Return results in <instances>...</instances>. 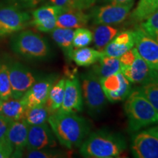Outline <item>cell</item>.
<instances>
[{
    "label": "cell",
    "instance_id": "f35d334b",
    "mask_svg": "<svg viewBox=\"0 0 158 158\" xmlns=\"http://www.w3.org/2000/svg\"><path fill=\"white\" fill-rule=\"evenodd\" d=\"M2 102H3V100L0 98V115H1V113H2Z\"/></svg>",
    "mask_w": 158,
    "mask_h": 158
},
{
    "label": "cell",
    "instance_id": "277c9868",
    "mask_svg": "<svg viewBox=\"0 0 158 158\" xmlns=\"http://www.w3.org/2000/svg\"><path fill=\"white\" fill-rule=\"evenodd\" d=\"M10 48L15 54L28 59L43 60L51 56L50 45L44 37L31 30L20 31L10 41Z\"/></svg>",
    "mask_w": 158,
    "mask_h": 158
},
{
    "label": "cell",
    "instance_id": "44dd1931",
    "mask_svg": "<svg viewBox=\"0 0 158 158\" xmlns=\"http://www.w3.org/2000/svg\"><path fill=\"white\" fill-rule=\"evenodd\" d=\"M92 70L98 77L102 79L121 72V64L117 57H112L104 55L96 63L92 65Z\"/></svg>",
    "mask_w": 158,
    "mask_h": 158
},
{
    "label": "cell",
    "instance_id": "83f0119b",
    "mask_svg": "<svg viewBox=\"0 0 158 158\" xmlns=\"http://www.w3.org/2000/svg\"><path fill=\"white\" fill-rule=\"evenodd\" d=\"M0 98L2 100L12 98L8 65L6 62H0Z\"/></svg>",
    "mask_w": 158,
    "mask_h": 158
},
{
    "label": "cell",
    "instance_id": "5bb4252c",
    "mask_svg": "<svg viewBox=\"0 0 158 158\" xmlns=\"http://www.w3.org/2000/svg\"><path fill=\"white\" fill-rule=\"evenodd\" d=\"M56 147V138L50 125H29L26 149H43Z\"/></svg>",
    "mask_w": 158,
    "mask_h": 158
},
{
    "label": "cell",
    "instance_id": "ffe728a7",
    "mask_svg": "<svg viewBox=\"0 0 158 158\" xmlns=\"http://www.w3.org/2000/svg\"><path fill=\"white\" fill-rule=\"evenodd\" d=\"M51 37L57 45L62 49L68 60H72L74 47L73 45L74 30L73 29H64L56 27L51 31Z\"/></svg>",
    "mask_w": 158,
    "mask_h": 158
},
{
    "label": "cell",
    "instance_id": "74e56055",
    "mask_svg": "<svg viewBox=\"0 0 158 158\" xmlns=\"http://www.w3.org/2000/svg\"><path fill=\"white\" fill-rule=\"evenodd\" d=\"M106 4H127L133 2L134 0H100Z\"/></svg>",
    "mask_w": 158,
    "mask_h": 158
},
{
    "label": "cell",
    "instance_id": "8fae6325",
    "mask_svg": "<svg viewBox=\"0 0 158 158\" xmlns=\"http://www.w3.org/2000/svg\"><path fill=\"white\" fill-rule=\"evenodd\" d=\"M135 48L142 59L158 71V42L141 27L133 30Z\"/></svg>",
    "mask_w": 158,
    "mask_h": 158
},
{
    "label": "cell",
    "instance_id": "8992f818",
    "mask_svg": "<svg viewBox=\"0 0 158 158\" xmlns=\"http://www.w3.org/2000/svg\"><path fill=\"white\" fill-rule=\"evenodd\" d=\"M130 147L134 157L158 158V125L135 132Z\"/></svg>",
    "mask_w": 158,
    "mask_h": 158
},
{
    "label": "cell",
    "instance_id": "1f68e13d",
    "mask_svg": "<svg viewBox=\"0 0 158 158\" xmlns=\"http://www.w3.org/2000/svg\"><path fill=\"white\" fill-rule=\"evenodd\" d=\"M141 27L158 42V10L144 20Z\"/></svg>",
    "mask_w": 158,
    "mask_h": 158
},
{
    "label": "cell",
    "instance_id": "9a60e30c",
    "mask_svg": "<svg viewBox=\"0 0 158 158\" xmlns=\"http://www.w3.org/2000/svg\"><path fill=\"white\" fill-rule=\"evenodd\" d=\"M57 77L51 75L39 79L29 88L21 98V101L27 108L46 103L51 88L56 81Z\"/></svg>",
    "mask_w": 158,
    "mask_h": 158
},
{
    "label": "cell",
    "instance_id": "603a6c76",
    "mask_svg": "<svg viewBox=\"0 0 158 158\" xmlns=\"http://www.w3.org/2000/svg\"><path fill=\"white\" fill-rule=\"evenodd\" d=\"M27 107L21 101V99L10 98L3 100L1 115L11 121H18L23 119Z\"/></svg>",
    "mask_w": 158,
    "mask_h": 158
},
{
    "label": "cell",
    "instance_id": "3957f363",
    "mask_svg": "<svg viewBox=\"0 0 158 158\" xmlns=\"http://www.w3.org/2000/svg\"><path fill=\"white\" fill-rule=\"evenodd\" d=\"M125 100L124 108L127 117L129 131L135 133L158 124V111L138 88L132 90Z\"/></svg>",
    "mask_w": 158,
    "mask_h": 158
},
{
    "label": "cell",
    "instance_id": "4fadbf2b",
    "mask_svg": "<svg viewBox=\"0 0 158 158\" xmlns=\"http://www.w3.org/2000/svg\"><path fill=\"white\" fill-rule=\"evenodd\" d=\"M71 73L65 79L64 99L59 110L65 112H81L84 102L80 79L76 76V71Z\"/></svg>",
    "mask_w": 158,
    "mask_h": 158
},
{
    "label": "cell",
    "instance_id": "8d00e7d4",
    "mask_svg": "<svg viewBox=\"0 0 158 158\" xmlns=\"http://www.w3.org/2000/svg\"><path fill=\"white\" fill-rule=\"evenodd\" d=\"M79 5L81 10H85L89 8L92 6L94 5L96 0H78Z\"/></svg>",
    "mask_w": 158,
    "mask_h": 158
},
{
    "label": "cell",
    "instance_id": "4316f807",
    "mask_svg": "<svg viewBox=\"0 0 158 158\" xmlns=\"http://www.w3.org/2000/svg\"><path fill=\"white\" fill-rule=\"evenodd\" d=\"M158 10V0H138L136 7L132 12L131 19L135 21H143Z\"/></svg>",
    "mask_w": 158,
    "mask_h": 158
},
{
    "label": "cell",
    "instance_id": "2e32d148",
    "mask_svg": "<svg viewBox=\"0 0 158 158\" xmlns=\"http://www.w3.org/2000/svg\"><path fill=\"white\" fill-rule=\"evenodd\" d=\"M29 124L23 119L13 121L10 124L7 140L10 146L12 157H22L27 147Z\"/></svg>",
    "mask_w": 158,
    "mask_h": 158
},
{
    "label": "cell",
    "instance_id": "d6986e66",
    "mask_svg": "<svg viewBox=\"0 0 158 158\" xmlns=\"http://www.w3.org/2000/svg\"><path fill=\"white\" fill-rule=\"evenodd\" d=\"M90 19V15L83 10L71 9L63 10L56 19V27L64 29H77L84 27Z\"/></svg>",
    "mask_w": 158,
    "mask_h": 158
},
{
    "label": "cell",
    "instance_id": "e0dca14e",
    "mask_svg": "<svg viewBox=\"0 0 158 158\" xmlns=\"http://www.w3.org/2000/svg\"><path fill=\"white\" fill-rule=\"evenodd\" d=\"M63 9L56 5H45L32 12L30 24L43 32H51L56 27V19Z\"/></svg>",
    "mask_w": 158,
    "mask_h": 158
},
{
    "label": "cell",
    "instance_id": "4dcf8cb0",
    "mask_svg": "<svg viewBox=\"0 0 158 158\" xmlns=\"http://www.w3.org/2000/svg\"><path fill=\"white\" fill-rule=\"evenodd\" d=\"M138 88L158 111V80L141 85Z\"/></svg>",
    "mask_w": 158,
    "mask_h": 158
},
{
    "label": "cell",
    "instance_id": "f1b7e54d",
    "mask_svg": "<svg viewBox=\"0 0 158 158\" xmlns=\"http://www.w3.org/2000/svg\"><path fill=\"white\" fill-rule=\"evenodd\" d=\"M68 153L59 150L53 149V148L43 149H25L23 157L29 158H56L65 157Z\"/></svg>",
    "mask_w": 158,
    "mask_h": 158
},
{
    "label": "cell",
    "instance_id": "d4e9b609",
    "mask_svg": "<svg viewBox=\"0 0 158 158\" xmlns=\"http://www.w3.org/2000/svg\"><path fill=\"white\" fill-rule=\"evenodd\" d=\"M65 78H61L54 84L49 92L45 105L48 107L51 114L54 113L62 106L64 94Z\"/></svg>",
    "mask_w": 158,
    "mask_h": 158
},
{
    "label": "cell",
    "instance_id": "f546056e",
    "mask_svg": "<svg viewBox=\"0 0 158 158\" xmlns=\"http://www.w3.org/2000/svg\"><path fill=\"white\" fill-rule=\"evenodd\" d=\"M93 40V34L89 29L81 27L74 30L73 45L75 48L86 47L92 43Z\"/></svg>",
    "mask_w": 158,
    "mask_h": 158
},
{
    "label": "cell",
    "instance_id": "ac0fdd59",
    "mask_svg": "<svg viewBox=\"0 0 158 158\" xmlns=\"http://www.w3.org/2000/svg\"><path fill=\"white\" fill-rule=\"evenodd\" d=\"M134 45L133 30H125L118 32L102 51L106 56L118 58L126 51L133 48Z\"/></svg>",
    "mask_w": 158,
    "mask_h": 158
},
{
    "label": "cell",
    "instance_id": "9c48e42d",
    "mask_svg": "<svg viewBox=\"0 0 158 158\" xmlns=\"http://www.w3.org/2000/svg\"><path fill=\"white\" fill-rule=\"evenodd\" d=\"M31 22L27 12L13 6L0 8V40L13 33L22 31Z\"/></svg>",
    "mask_w": 158,
    "mask_h": 158
},
{
    "label": "cell",
    "instance_id": "836d02e7",
    "mask_svg": "<svg viewBox=\"0 0 158 158\" xmlns=\"http://www.w3.org/2000/svg\"><path fill=\"white\" fill-rule=\"evenodd\" d=\"M13 121L2 115H0V143L8 142L7 140V133L9 126Z\"/></svg>",
    "mask_w": 158,
    "mask_h": 158
},
{
    "label": "cell",
    "instance_id": "cb8c5ba5",
    "mask_svg": "<svg viewBox=\"0 0 158 158\" xmlns=\"http://www.w3.org/2000/svg\"><path fill=\"white\" fill-rule=\"evenodd\" d=\"M118 29L111 25L100 24L94 29V45L97 50L102 51L106 46L118 34Z\"/></svg>",
    "mask_w": 158,
    "mask_h": 158
},
{
    "label": "cell",
    "instance_id": "d590c367",
    "mask_svg": "<svg viewBox=\"0 0 158 158\" xmlns=\"http://www.w3.org/2000/svg\"><path fill=\"white\" fill-rule=\"evenodd\" d=\"M12 1L19 7H31L36 5L40 0H12Z\"/></svg>",
    "mask_w": 158,
    "mask_h": 158
},
{
    "label": "cell",
    "instance_id": "d6a6232c",
    "mask_svg": "<svg viewBox=\"0 0 158 158\" xmlns=\"http://www.w3.org/2000/svg\"><path fill=\"white\" fill-rule=\"evenodd\" d=\"M54 5L58 6L63 10L71 9H81L78 0H50Z\"/></svg>",
    "mask_w": 158,
    "mask_h": 158
},
{
    "label": "cell",
    "instance_id": "7402d4cb",
    "mask_svg": "<svg viewBox=\"0 0 158 158\" xmlns=\"http://www.w3.org/2000/svg\"><path fill=\"white\" fill-rule=\"evenodd\" d=\"M104 55L103 51L84 47L74 49L72 55V60L78 66L89 67L98 62Z\"/></svg>",
    "mask_w": 158,
    "mask_h": 158
},
{
    "label": "cell",
    "instance_id": "6da1fadb",
    "mask_svg": "<svg viewBox=\"0 0 158 158\" xmlns=\"http://www.w3.org/2000/svg\"><path fill=\"white\" fill-rule=\"evenodd\" d=\"M48 122L59 143L68 149L80 147L91 130L90 122L73 111L58 110L49 116Z\"/></svg>",
    "mask_w": 158,
    "mask_h": 158
},
{
    "label": "cell",
    "instance_id": "52a82bcc",
    "mask_svg": "<svg viewBox=\"0 0 158 158\" xmlns=\"http://www.w3.org/2000/svg\"><path fill=\"white\" fill-rule=\"evenodd\" d=\"M134 2L127 4H106L92 10L90 19L96 25H116L127 19Z\"/></svg>",
    "mask_w": 158,
    "mask_h": 158
},
{
    "label": "cell",
    "instance_id": "484cf974",
    "mask_svg": "<svg viewBox=\"0 0 158 158\" xmlns=\"http://www.w3.org/2000/svg\"><path fill=\"white\" fill-rule=\"evenodd\" d=\"M51 115L45 104L27 108L23 119L29 125H38L45 123Z\"/></svg>",
    "mask_w": 158,
    "mask_h": 158
},
{
    "label": "cell",
    "instance_id": "ba28073f",
    "mask_svg": "<svg viewBox=\"0 0 158 158\" xmlns=\"http://www.w3.org/2000/svg\"><path fill=\"white\" fill-rule=\"evenodd\" d=\"M12 98L19 99L39 79L34 72L19 62L7 63Z\"/></svg>",
    "mask_w": 158,
    "mask_h": 158
},
{
    "label": "cell",
    "instance_id": "7a4b0ae2",
    "mask_svg": "<svg viewBox=\"0 0 158 158\" xmlns=\"http://www.w3.org/2000/svg\"><path fill=\"white\" fill-rule=\"evenodd\" d=\"M122 134L101 129L89 133L80 146L79 152L87 158H114L127 149Z\"/></svg>",
    "mask_w": 158,
    "mask_h": 158
},
{
    "label": "cell",
    "instance_id": "7c38bea8",
    "mask_svg": "<svg viewBox=\"0 0 158 158\" xmlns=\"http://www.w3.org/2000/svg\"><path fill=\"white\" fill-rule=\"evenodd\" d=\"M121 72L131 84L143 85L158 80V71L152 68L138 52L133 63L127 68H122Z\"/></svg>",
    "mask_w": 158,
    "mask_h": 158
},
{
    "label": "cell",
    "instance_id": "30bf717a",
    "mask_svg": "<svg viewBox=\"0 0 158 158\" xmlns=\"http://www.w3.org/2000/svg\"><path fill=\"white\" fill-rule=\"evenodd\" d=\"M107 100L112 103L125 100L132 91L131 82L122 72L100 80Z\"/></svg>",
    "mask_w": 158,
    "mask_h": 158
},
{
    "label": "cell",
    "instance_id": "5b68a950",
    "mask_svg": "<svg viewBox=\"0 0 158 158\" xmlns=\"http://www.w3.org/2000/svg\"><path fill=\"white\" fill-rule=\"evenodd\" d=\"M83 100L88 114L93 118L101 116L107 106V98L100 79L92 70L83 73L80 77Z\"/></svg>",
    "mask_w": 158,
    "mask_h": 158
},
{
    "label": "cell",
    "instance_id": "e575fe53",
    "mask_svg": "<svg viewBox=\"0 0 158 158\" xmlns=\"http://www.w3.org/2000/svg\"><path fill=\"white\" fill-rule=\"evenodd\" d=\"M13 151L8 142L0 143V158L12 157Z\"/></svg>",
    "mask_w": 158,
    "mask_h": 158
}]
</instances>
